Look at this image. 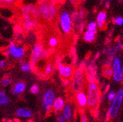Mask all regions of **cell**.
I'll list each match as a JSON object with an SVG mask.
<instances>
[{
  "instance_id": "cell-6",
  "label": "cell",
  "mask_w": 123,
  "mask_h": 122,
  "mask_svg": "<svg viewBox=\"0 0 123 122\" xmlns=\"http://www.w3.org/2000/svg\"><path fill=\"white\" fill-rule=\"evenodd\" d=\"M59 26L64 34L70 35L72 31L73 20L70 14L66 11H62L59 17Z\"/></svg>"
},
{
  "instance_id": "cell-22",
  "label": "cell",
  "mask_w": 123,
  "mask_h": 122,
  "mask_svg": "<svg viewBox=\"0 0 123 122\" xmlns=\"http://www.w3.org/2000/svg\"><path fill=\"white\" fill-rule=\"evenodd\" d=\"M103 75L107 79H110L111 77H113V72L112 68H110V67H107V68H104L103 70Z\"/></svg>"
},
{
  "instance_id": "cell-4",
  "label": "cell",
  "mask_w": 123,
  "mask_h": 122,
  "mask_svg": "<svg viewBox=\"0 0 123 122\" xmlns=\"http://www.w3.org/2000/svg\"><path fill=\"white\" fill-rule=\"evenodd\" d=\"M86 76L82 68L75 70L70 83L71 89L76 94L80 91H83L86 83Z\"/></svg>"
},
{
  "instance_id": "cell-29",
  "label": "cell",
  "mask_w": 123,
  "mask_h": 122,
  "mask_svg": "<svg viewBox=\"0 0 123 122\" xmlns=\"http://www.w3.org/2000/svg\"><path fill=\"white\" fill-rule=\"evenodd\" d=\"M116 96V94L115 93V91H110L108 95H107V100L109 102H112L114 99H115V97Z\"/></svg>"
},
{
  "instance_id": "cell-26",
  "label": "cell",
  "mask_w": 123,
  "mask_h": 122,
  "mask_svg": "<svg viewBox=\"0 0 123 122\" xmlns=\"http://www.w3.org/2000/svg\"><path fill=\"white\" fill-rule=\"evenodd\" d=\"M11 82H12V80L9 76H5L4 78L2 79L1 85L3 87H6V86H8V85H9L11 83Z\"/></svg>"
},
{
  "instance_id": "cell-12",
  "label": "cell",
  "mask_w": 123,
  "mask_h": 122,
  "mask_svg": "<svg viewBox=\"0 0 123 122\" xmlns=\"http://www.w3.org/2000/svg\"><path fill=\"white\" fill-rule=\"evenodd\" d=\"M86 80L89 82H96L97 80V72H96V66L93 62H91L86 70Z\"/></svg>"
},
{
  "instance_id": "cell-18",
  "label": "cell",
  "mask_w": 123,
  "mask_h": 122,
  "mask_svg": "<svg viewBox=\"0 0 123 122\" xmlns=\"http://www.w3.org/2000/svg\"><path fill=\"white\" fill-rule=\"evenodd\" d=\"M74 113V109L71 103H66L63 110H62V115L66 120H70Z\"/></svg>"
},
{
  "instance_id": "cell-23",
  "label": "cell",
  "mask_w": 123,
  "mask_h": 122,
  "mask_svg": "<svg viewBox=\"0 0 123 122\" xmlns=\"http://www.w3.org/2000/svg\"><path fill=\"white\" fill-rule=\"evenodd\" d=\"M53 71V67L50 63H48L45 65L44 67V74L47 76H50L52 74V73Z\"/></svg>"
},
{
  "instance_id": "cell-8",
  "label": "cell",
  "mask_w": 123,
  "mask_h": 122,
  "mask_svg": "<svg viewBox=\"0 0 123 122\" xmlns=\"http://www.w3.org/2000/svg\"><path fill=\"white\" fill-rule=\"evenodd\" d=\"M112 69L113 72V78L116 82H120L123 80L122 67V58L119 56H115L112 62Z\"/></svg>"
},
{
  "instance_id": "cell-28",
  "label": "cell",
  "mask_w": 123,
  "mask_h": 122,
  "mask_svg": "<svg viewBox=\"0 0 123 122\" xmlns=\"http://www.w3.org/2000/svg\"><path fill=\"white\" fill-rule=\"evenodd\" d=\"M29 91H30V93L32 94H38L40 91V89L37 85H32L29 88Z\"/></svg>"
},
{
  "instance_id": "cell-13",
  "label": "cell",
  "mask_w": 123,
  "mask_h": 122,
  "mask_svg": "<svg viewBox=\"0 0 123 122\" xmlns=\"http://www.w3.org/2000/svg\"><path fill=\"white\" fill-rule=\"evenodd\" d=\"M75 99L79 107L84 108L86 106H88L87 94H86L84 93V91H80V92L77 93L75 95Z\"/></svg>"
},
{
  "instance_id": "cell-34",
  "label": "cell",
  "mask_w": 123,
  "mask_h": 122,
  "mask_svg": "<svg viewBox=\"0 0 123 122\" xmlns=\"http://www.w3.org/2000/svg\"><path fill=\"white\" fill-rule=\"evenodd\" d=\"M5 65H6L5 61H4V60H1V61H0V68H5Z\"/></svg>"
},
{
  "instance_id": "cell-24",
  "label": "cell",
  "mask_w": 123,
  "mask_h": 122,
  "mask_svg": "<svg viewBox=\"0 0 123 122\" xmlns=\"http://www.w3.org/2000/svg\"><path fill=\"white\" fill-rule=\"evenodd\" d=\"M119 51V50L117 48H116V46H115L114 47L111 48V49H109V50H107L105 51V53L107 55V56L108 57H110V58H112L113 56H116V52H117Z\"/></svg>"
},
{
  "instance_id": "cell-31",
  "label": "cell",
  "mask_w": 123,
  "mask_h": 122,
  "mask_svg": "<svg viewBox=\"0 0 123 122\" xmlns=\"http://www.w3.org/2000/svg\"><path fill=\"white\" fill-rule=\"evenodd\" d=\"M80 122H89V119H88V117L87 115L83 113L81 115V118H80Z\"/></svg>"
},
{
  "instance_id": "cell-36",
  "label": "cell",
  "mask_w": 123,
  "mask_h": 122,
  "mask_svg": "<svg viewBox=\"0 0 123 122\" xmlns=\"http://www.w3.org/2000/svg\"><path fill=\"white\" fill-rule=\"evenodd\" d=\"M122 74H123V66H122Z\"/></svg>"
},
{
  "instance_id": "cell-19",
  "label": "cell",
  "mask_w": 123,
  "mask_h": 122,
  "mask_svg": "<svg viewBox=\"0 0 123 122\" xmlns=\"http://www.w3.org/2000/svg\"><path fill=\"white\" fill-rule=\"evenodd\" d=\"M95 37H96V32L90 31V30H86L83 34L84 41L88 43L93 42L95 39Z\"/></svg>"
},
{
  "instance_id": "cell-15",
  "label": "cell",
  "mask_w": 123,
  "mask_h": 122,
  "mask_svg": "<svg viewBox=\"0 0 123 122\" xmlns=\"http://www.w3.org/2000/svg\"><path fill=\"white\" fill-rule=\"evenodd\" d=\"M107 13L105 11H100L99 13L97 15V18H96V23L98 24V26L99 28H103L104 26L106 23V20H107Z\"/></svg>"
},
{
  "instance_id": "cell-32",
  "label": "cell",
  "mask_w": 123,
  "mask_h": 122,
  "mask_svg": "<svg viewBox=\"0 0 123 122\" xmlns=\"http://www.w3.org/2000/svg\"><path fill=\"white\" fill-rule=\"evenodd\" d=\"M2 2V4H5V5H11L13 4L16 0H0Z\"/></svg>"
},
{
  "instance_id": "cell-16",
  "label": "cell",
  "mask_w": 123,
  "mask_h": 122,
  "mask_svg": "<svg viewBox=\"0 0 123 122\" xmlns=\"http://www.w3.org/2000/svg\"><path fill=\"white\" fill-rule=\"evenodd\" d=\"M25 90H26V84L23 82H18L14 85V86L12 88V94L15 96H17L23 93Z\"/></svg>"
},
{
  "instance_id": "cell-35",
  "label": "cell",
  "mask_w": 123,
  "mask_h": 122,
  "mask_svg": "<svg viewBox=\"0 0 123 122\" xmlns=\"http://www.w3.org/2000/svg\"><path fill=\"white\" fill-rule=\"evenodd\" d=\"M109 5H110V2H107V3H106V6H107V8H108V7H109Z\"/></svg>"
},
{
  "instance_id": "cell-30",
  "label": "cell",
  "mask_w": 123,
  "mask_h": 122,
  "mask_svg": "<svg viewBox=\"0 0 123 122\" xmlns=\"http://www.w3.org/2000/svg\"><path fill=\"white\" fill-rule=\"evenodd\" d=\"M114 23L117 26H123V17H117L114 18Z\"/></svg>"
},
{
  "instance_id": "cell-11",
  "label": "cell",
  "mask_w": 123,
  "mask_h": 122,
  "mask_svg": "<svg viewBox=\"0 0 123 122\" xmlns=\"http://www.w3.org/2000/svg\"><path fill=\"white\" fill-rule=\"evenodd\" d=\"M45 50L44 49V46L41 44H36L34 45L32 52H31L30 56V60L32 64H36L41 59H43L44 56V53Z\"/></svg>"
},
{
  "instance_id": "cell-10",
  "label": "cell",
  "mask_w": 123,
  "mask_h": 122,
  "mask_svg": "<svg viewBox=\"0 0 123 122\" xmlns=\"http://www.w3.org/2000/svg\"><path fill=\"white\" fill-rule=\"evenodd\" d=\"M8 53L13 58L20 59L25 56L26 50L23 46L17 45L15 43L11 42L8 46Z\"/></svg>"
},
{
  "instance_id": "cell-2",
  "label": "cell",
  "mask_w": 123,
  "mask_h": 122,
  "mask_svg": "<svg viewBox=\"0 0 123 122\" xmlns=\"http://www.w3.org/2000/svg\"><path fill=\"white\" fill-rule=\"evenodd\" d=\"M37 8L40 17L47 22L52 21L56 16V5L51 0H41Z\"/></svg>"
},
{
  "instance_id": "cell-20",
  "label": "cell",
  "mask_w": 123,
  "mask_h": 122,
  "mask_svg": "<svg viewBox=\"0 0 123 122\" xmlns=\"http://www.w3.org/2000/svg\"><path fill=\"white\" fill-rule=\"evenodd\" d=\"M10 102V100L8 97L7 96L3 91H0V105L1 106H5L8 104Z\"/></svg>"
},
{
  "instance_id": "cell-1",
  "label": "cell",
  "mask_w": 123,
  "mask_h": 122,
  "mask_svg": "<svg viewBox=\"0 0 123 122\" xmlns=\"http://www.w3.org/2000/svg\"><path fill=\"white\" fill-rule=\"evenodd\" d=\"M21 13L23 18V27L25 31H29L38 25L40 16L38 8L35 5H25L22 6Z\"/></svg>"
},
{
  "instance_id": "cell-21",
  "label": "cell",
  "mask_w": 123,
  "mask_h": 122,
  "mask_svg": "<svg viewBox=\"0 0 123 122\" xmlns=\"http://www.w3.org/2000/svg\"><path fill=\"white\" fill-rule=\"evenodd\" d=\"M47 44H48V46L51 47V48H54L58 46L59 44V40L56 37H50L49 38L48 41H47Z\"/></svg>"
},
{
  "instance_id": "cell-14",
  "label": "cell",
  "mask_w": 123,
  "mask_h": 122,
  "mask_svg": "<svg viewBox=\"0 0 123 122\" xmlns=\"http://www.w3.org/2000/svg\"><path fill=\"white\" fill-rule=\"evenodd\" d=\"M65 104L66 103H65V100L62 97H56L53 103V109L55 112H60L62 110H63Z\"/></svg>"
},
{
  "instance_id": "cell-33",
  "label": "cell",
  "mask_w": 123,
  "mask_h": 122,
  "mask_svg": "<svg viewBox=\"0 0 123 122\" xmlns=\"http://www.w3.org/2000/svg\"><path fill=\"white\" fill-rule=\"evenodd\" d=\"M65 118H64V116L62 115H60L58 117V119H57V121H58V122H65Z\"/></svg>"
},
{
  "instance_id": "cell-3",
  "label": "cell",
  "mask_w": 123,
  "mask_h": 122,
  "mask_svg": "<svg viewBox=\"0 0 123 122\" xmlns=\"http://www.w3.org/2000/svg\"><path fill=\"white\" fill-rule=\"evenodd\" d=\"M86 94L88 98V107L92 112H94L98 108L100 101V90L96 82H88Z\"/></svg>"
},
{
  "instance_id": "cell-7",
  "label": "cell",
  "mask_w": 123,
  "mask_h": 122,
  "mask_svg": "<svg viewBox=\"0 0 123 122\" xmlns=\"http://www.w3.org/2000/svg\"><path fill=\"white\" fill-rule=\"evenodd\" d=\"M55 100H56L55 91L53 89L47 90L42 97V106L45 112L51 111Z\"/></svg>"
},
{
  "instance_id": "cell-27",
  "label": "cell",
  "mask_w": 123,
  "mask_h": 122,
  "mask_svg": "<svg viewBox=\"0 0 123 122\" xmlns=\"http://www.w3.org/2000/svg\"><path fill=\"white\" fill-rule=\"evenodd\" d=\"M32 67L29 63H23L20 66V69L23 72H29L32 70Z\"/></svg>"
},
{
  "instance_id": "cell-5",
  "label": "cell",
  "mask_w": 123,
  "mask_h": 122,
  "mask_svg": "<svg viewBox=\"0 0 123 122\" xmlns=\"http://www.w3.org/2000/svg\"><path fill=\"white\" fill-rule=\"evenodd\" d=\"M123 101V88H121L116 93L115 99L111 102L109 110H108V117L110 118H115L118 115Z\"/></svg>"
},
{
  "instance_id": "cell-25",
  "label": "cell",
  "mask_w": 123,
  "mask_h": 122,
  "mask_svg": "<svg viewBox=\"0 0 123 122\" xmlns=\"http://www.w3.org/2000/svg\"><path fill=\"white\" fill-rule=\"evenodd\" d=\"M98 27V24L95 22H89L87 24V30H90V31H92V32H96Z\"/></svg>"
},
{
  "instance_id": "cell-9",
  "label": "cell",
  "mask_w": 123,
  "mask_h": 122,
  "mask_svg": "<svg viewBox=\"0 0 123 122\" xmlns=\"http://www.w3.org/2000/svg\"><path fill=\"white\" fill-rule=\"evenodd\" d=\"M57 70L60 76L63 80H69L71 78H72L75 71L73 66L62 62L57 64Z\"/></svg>"
},
{
  "instance_id": "cell-17",
  "label": "cell",
  "mask_w": 123,
  "mask_h": 122,
  "mask_svg": "<svg viewBox=\"0 0 123 122\" xmlns=\"http://www.w3.org/2000/svg\"><path fill=\"white\" fill-rule=\"evenodd\" d=\"M16 115L23 118H29L32 116V112L26 108H19L17 109Z\"/></svg>"
}]
</instances>
